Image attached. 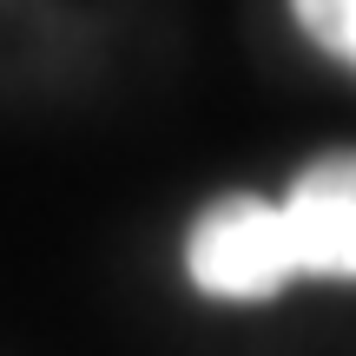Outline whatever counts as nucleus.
I'll return each mask as SVG.
<instances>
[{
    "label": "nucleus",
    "mask_w": 356,
    "mask_h": 356,
    "mask_svg": "<svg viewBox=\"0 0 356 356\" xmlns=\"http://www.w3.org/2000/svg\"><path fill=\"white\" fill-rule=\"evenodd\" d=\"M185 270L204 297L225 304H264L284 284H297V251H291V225H284L277 198H231L204 204V218L185 238Z\"/></svg>",
    "instance_id": "obj_1"
},
{
    "label": "nucleus",
    "mask_w": 356,
    "mask_h": 356,
    "mask_svg": "<svg viewBox=\"0 0 356 356\" xmlns=\"http://www.w3.org/2000/svg\"><path fill=\"white\" fill-rule=\"evenodd\" d=\"M297 277H356V152H330L284 191Z\"/></svg>",
    "instance_id": "obj_2"
},
{
    "label": "nucleus",
    "mask_w": 356,
    "mask_h": 356,
    "mask_svg": "<svg viewBox=\"0 0 356 356\" xmlns=\"http://www.w3.org/2000/svg\"><path fill=\"white\" fill-rule=\"evenodd\" d=\"M291 13L330 60H343L356 73V0H291Z\"/></svg>",
    "instance_id": "obj_3"
}]
</instances>
